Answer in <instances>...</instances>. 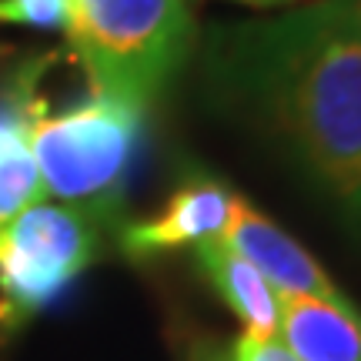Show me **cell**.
<instances>
[{"label":"cell","mask_w":361,"mask_h":361,"mask_svg":"<svg viewBox=\"0 0 361 361\" xmlns=\"http://www.w3.org/2000/svg\"><path fill=\"white\" fill-rule=\"evenodd\" d=\"M207 64L214 84L361 218V0H314L221 30Z\"/></svg>","instance_id":"6da1fadb"},{"label":"cell","mask_w":361,"mask_h":361,"mask_svg":"<svg viewBox=\"0 0 361 361\" xmlns=\"http://www.w3.org/2000/svg\"><path fill=\"white\" fill-rule=\"evenodd\" d=\"M71 51L90 94L147 111L194 47L191 0H67Z\"/></svg>","instance_id":"7a4b0ae2"},{"label":"cell","mask_w":361,"mask_h":361,"mask_svg":"<svg viewBox=\"0 0 361 361\" xmlns=\"http://www.w3.org/2000/svg\"><path fill=\"white\" fill-rule=\"evenodd\" d=\"M11 107L24 121L44 194L61 204L87 207L101 218L114 214L141 141L144 111L104 94H90L64 111H47L27 84Z\"/></svg>","instance_id":"3957f363"},{"label":"cell","mask_w":361,"mask_h":361,"mask_svg":"<svg viewBox=\"0 0 361 361\" xmlns=\"http://www.w3.org/2000/svg\"><path fill=\"white\" fill-rule=\"evenodd\" d=\"M101 214L37 201L0 224V331L11 335L54 305L101 251Z\"/></svg>","instance_id":"277c9868"},{"label":"cell","mask_w":361,"mask_h":361,"mask_svg":"<svg viewBox=\"0 0 361 361\" xmlns=\"http://www.w3.org/2000/svg\"><path fill=\"white\" fill-rule=\"evenodd\" d=\"M221 238L261 271V278L274 288L278 298H345L322 264L245 197L234 201V214Z\"/></svg>","instance_id":"5b68a950"},{"label":"cell","mask_w":361,"mask_h":361,"mask_svg":"<svg viewBox=\"0 0 361 361\" xmlns=\"http://www.w3.org/2000/svg\"><path fill=\"white\" fill-rule=\"evenodd\" d=\"M234 197L221 180L191 178L168 197L161 214L134 221L121 231V247L130 258H151L174 247H194L207 238H221L234 214Z\"/></svg>","instance_id":"8992f818"},{"label":"cell","mask_w":361,"mask_h":361,"mask_svg":"<svg viewBox=\"0 0 361 361\" xmlns=\"http://www.w3.org/2000/svg\"><path fill=\"white\" fill-rule=\"evenodd\" d=\"M278 338L298 361H361V314L348 298H281Z\"/></svg>","instance_id":"52a82bcc"},{"label":"cell","mask_w":361,"mask_h":361,"mask_svg":"<svg viewBox=\"0 0 361 361\" xmlns=\"http://www.w3.org/2000/svg\"><path fill=\"white\" fill-rule=\"evenodd\" d=\"M194 258L221 301L241 318L247 338H278L281 298L274 295V288L261 278L251 261L241 258L224 238H207L194 245Z\"/></svg>","instance_id":"ba28073f"},{"label":"cell","mask_w":361,"mask_h":361,"mask_svg":"<svg viewBox=\"0 0 361 361\" xmlns=\"http://www.w3.org/2000/svg\"><path fill=\"white\" fill-rule=\"evenodd\" d=\"M44 201V180L27 144L24 121L13 107L0 111V224Z\"/></svg>","instance_id":"9c48e42d"},{"label":"cell","mask_w":361,"mask_h":361,"mask_svg":"<svg viewBox=\"0 0 361 361\" xmlns=\"http://www.w3.org/2000/svg\"><path fill=\"white\" fill-rule=\"evenodd\" d=\"M67 0H0V24H24L40 30H67Z\"/></svg>","instance_id":"30bf717a"},{"label":"cell","mask_w":361,"mask_h":361,"mask_svg":"<svg viewBox=\"0 0 361 361\" xmlns=\"http://www.w3.org/2000/svg\"><path fill=\"white\" fill-rule=\"evenodd\" d=\"M234 361H298L291 351L281 345V338H247L241 335L231 348Z\"/></svg>","instance_id":"8fae6325"},{"label":"cell","mask_w":361,"mask_h":361,"mask_svg":"<svg viewBox=\"0 0 361 361\" xmlns=\"http://www.w3.org/2000/svg\"><path fill=\"white\" fill-rule=\"evenodd\" d=\"M241 4H255V7H274V4H291V0H241Z\"/></svg>","instance_id":"7c38bea8"},{"label":"cell","mask_w":361,"mask_h":361,"mask_svg":"<svg viewBox=\"0 0 361 361\" xmlns=\"http://www.w3.org/2000/svg\"><path fill=\"white\" fill-rule=\"evenodd\" d=\"M201 361H234V355L231 351H221V355H207V358H201Z\"/></svg>","instance_id":"4fadbf2b"}]
</instances>
